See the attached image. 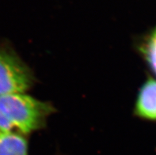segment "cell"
Here are the masks:
<instances>
[{
	"label": "cell",
	"instance_id": "cell-3",
	"mask_svg": "<svg viewBox=\"0 0 156 155\" xmlns=\"http://www.w3.org/2000/svg\"><path fill=\"white\" fill-rule=\"evenodd\" d=\"M134 115L142 120H156V80L148 79L142 84L135 101Z\"/></svg>",
	"mask_w": 156,
	"mask_h": 155
},
{
	"label": "cell",
	"instance_id": "cell-5",
	"mask_svg": "<svg viewBox=\"0 0 156 155\" xmlns=\"http://www.w3.org/2000/svg\"><path fill=\"white\" fill-rule=\"evenodd\" d=\"M140 49L150 69L156 75V28L142 42Z\"/></svg>",
	"mask_w": 156,
	"mask_h": 155
},
{
	"label": "cell",
	"instance_id": "cell-2",
	"mask_svg": "<svg viewBox=\"0 0 156 155\" xmlns=\"http://www.w3.org/2000/svg\"><path fill=\"white\" fill-rule=\"evenodd\" d=\"M33 69L7 41H0V96L26 93L37 83Z\"/></svg>",
	"mask_w": 156,
	"mask_h": 155
},
{
	"label": "cell",
	"instance_id": "cell-4",
	"mask_svg": "<svg viewBox=\"0 0 156 155\" xmlns=\"http://www.w3.org/2000/svg\"><path fill=\"white\" fill-rule=\"evenodd\" d=\"M0 155H30L28 137L13 132H0Z\"/></svg>",
	"mask_w": 156,
	"mask_h": 155
},
{
	"label": "cell",
	"instance_id": "cell-1",
	"mask_svg": "<svg viewBox=\"0 0 156 155\" xmlns=\"http://www.w3.org/2000/svg\"><path fill=\"white\" fill-rule=\"evenodd\" d=\"M56 112L50 101L40 100L27 93L0 96V132H13L29 137L46 128Z\"/></svg>",
	"mask_w": 156,
	"mask_h": 155
}]
</instances>
